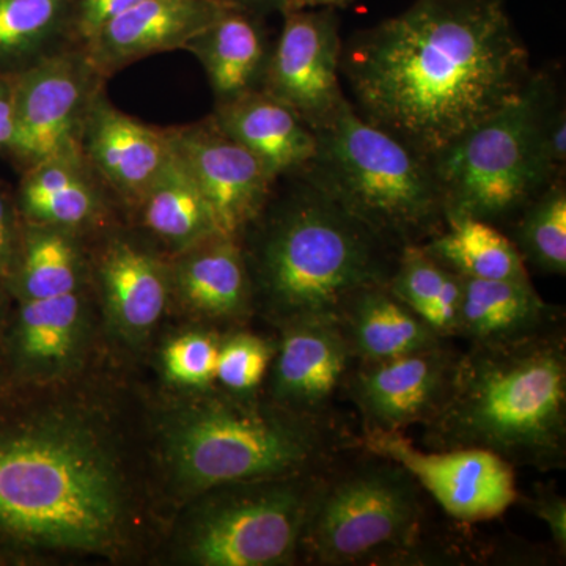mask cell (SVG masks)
Returning <instances> with one entry per match:
<instances>
[{
	"label": "cell",
	"mask_w": 566,
	"mask_h": 566,
	"mask_svg": "<svg viewBox=\"0 0 566 566\" xmlns=\"http://www.w3.org/2000/svg\"><path fill=\"white\" fill-rule=\"evenodd\" d=\"M340 71L360 117L433 159L535 70L502 0H416L344 44Z\"/></svg>",
	"instance_id": "obj_1"
},
{
	"label": "cell",
	"mask_w": 566,
	"mask_h": 566,
	"mask_svg": "<svg viewBox=\"0 0 566 566\" xmlns=\"http://www.w3.org/2000/svg\"><path fill=\"white\" fill-rule=\"evenodd\" d=\"M128 510L120 463L98 427L51 412L29 387L0 389V547L7 556L117 546Z\"/></svg>",
	"instance_id": "obj_2"
},
{
	"label": "cell",
	"mask_w": 566,
	"mask_h": 566,
	"mask_svg": "<svg viewBox=\"0 0 566 566\" xmlns=\"http://www.w3.org/2000/svg\"><path fill=\"white\" fill-rule=\"evenodd\" d=\"M241 234L253 307L277 329L337 319L367 286L385 285L398 252L303 177Z\"/></svg>",
	"instance_id": "obj_3"
},
{
	"label": "cell",
	"mask_w": 566,
	"mask_h": 566,
	"mask_svg": "<svg viewBox=\"0 0 566 566\" xmlns=\"http://www.w3.org/2000/svg\"><path fill=\"white\" fill-rule=\"evenodd\" d=\"M430 450L480 449L513 468L566 464L564 329L458 354L441 408L423 423Z\"/></svg>",
	"instance_id": "obj_4"
},
{
	"label": "cell",
	"mask_w": 566,
	"mask_h": 566,
	"mask_svg": "<svg viewBox=\"0 0 566 566\" xmlns=\"http://www.w3.org/2000/svg\"><path fill=\"white\" fill-rule=\"evenodd\" d=\"M199 394L164 430L175 482L197 497L229 483L326 471L354 447L337 420L293 415L256 394Z\"/></svg>",
	"instance_id": "obj_5"
},
{
	"label": "cell",
	"mask_w": 566,
	"mask_h": 566,
	"mask_svg": "<svg viewBox=\"0 0 566 566\" xmlns=\"http://www.w3.org/2000/svg\"><path fill=\"white\" fill-rule=\"evenodd\" d=\"M315 133L314 159L300 177L387 244L401 251L444 229L430 159L365 120L348 98Z\"/></svg>",
	"instance_id": "obj_6"
},
{
	"label": "cell",
	"mask_w": 566,
	"mask_h": 566,
	"mask_svg": "<svg viewBox=\"0 0 566 566\" xmlns=\"http://www.w3.org/2000/svg\"><path fill=\"white\" fill-rule=\"evenodd\" d=\"M558 95L549 71H534L526 92L430 159L446 218L469 216L504 229L560 180L546 151L545 120Z\"/></svg>",
	"instance_id": "obj_7"
},
{
	"label": "cell",
	"mask_w": 566,
	"mask_h": 566,
	"mask_svg": "<svg viewBox=\"0 0 566 566\" xmlns=\"http://www.w3.org/2000/svg\"><path fill=\"white\" fill-rule=\"evenodd\" d=\"M360 452L363 461L324 472L301 536L305 564H397L422 546V488L400 464Z\"/></svg>",
	"instance_id": "obj_8"
},
{
	"label": "cell",
	"mask_w": 566,
	"mask_h": 566,
	"mask_svg": "<svg viewBox=\"0 0 566 566\" xmlns=\"http://www.w3.org/2000/svg\"><path fill=\"white\" fill-rule=\"evenodd\" d=\"M324 472L212 488L186 531L182 554L199 566L292 565Z\"/></svg>",
	"instance_id": "obj_9"
},
{
	"label": "cell",
	"mask_w": 566,
	"mask_h": 566,
	"mask_svg": "<svg viewBox=\"0 0 566 566\" xmlns=\"http://www.w3.org/2000/svg\"><path fill=\"white\" fill-rule=\"evenodd\" d=\"M104 77L80 46L50 55L13 76V139L9 155L22 169L81 151V136Z\"/></svg>",
	"instance_id": "obj_10"
},
{
	"label": "cell",
	"mask_w": 566,
	"mask_h": 566,
	"mask_svg": "<svg viewBox=\"0 0 566 566\" xmlns=\"http://www.w3.org/2000/svg\"><path fill=\"white\" fill-rule=\"evenodd\" d=\"M356 449L406 469L423 493L460 523H485L517 501L515 468L480 449L420 450L403 431L367 430Z\"/></svg>",
	"instance_id": "obj_11"
},
{
	"label": "cell",
	"mask_w": 566,
	"mask_h": 566,
	"mask_svg": "<svg viewBox=\"0 0 566 566\" xmlns=\"http://www.w3.org/2000/svg\"><path fill=\"white\" fill-rule=\"evenodd\" d=\"M344 41L334 9L283 11L262 91L296 112L314 132L346 102L342 87Z\"/></svg>",
	"instance_id": "obj_12"
},
{
	"label": "cell",
	"mask_w": 566,
	"mask_h": 566,
	"mask_svg": "<svg viewBox=\"0 0 566 566\" xmlns=\"http://www.w3.org/2000/svg\"><path fill=\"white\" fill-rule=\"evenodd\" d=\"M166 132L175 158L210 205L219 232L240 238L266 207L277 182L211 117Z\"/></svg>",
	"instance_id": "obj_13"
},
{
	"label": "cell",
	"mask_w": 566,
	"mask_h": 566,
	"mask_svg": "<svg viewBox=\"0 0 566 566\" xmlns=\"http://www.w3.org/2000/svg\"><path fill=\"white\" fill-rule=\"evenodd\" d=\"M458 354L446 342L394 359L356 364L344 395L356 406L363 430L405 431L427 423L444 401Z\"/></svg>",
	"instance_id": "obj_14"
},
{
	"label": "cell",
	"mask_w": 566,
	"mask_h": 566,
	"mask_svg": "<svg viewBox=\"0 0 566 566\" xmlns=\"http://www.w3.org/2000/svg\"><path fill=\"white\" fill-rule=\"evenodd\" d=\"M268 371V398L293 415L337 420L334 405L344 395L357 360L337 319H314L279 329Z\"/></svg>",
	"instance_id": "obj_15"
},
{
	"label": "cell",
	"mask_w": 566,
	"mask_h": 566,
	"mask_svg": "<svg viewBox=\"0 0 566 566\" xmlns=\"http://www.w3.org/2000/svg\"><path fill=\"white\" fill-rule=\"evenodd\" d=\"M88 335L84 293L11 301L3 333L6 386L39 387L80 365Z\"/></svg>",
	"instance_id": "obj_16"
},
{
	"label": "cell",
	"mask_w": 566,
	"mask_h": 566,
	"mask_svg": "<svg viewBox=\"0 0 566 566\" xmlns=\"http://www.w3.org/2000/svg\"><path fill=\"white\" fill-rule=\"evenodd\" d=\"M230 7L221 0H140L80 48L107 80L153 54L185 50Z\"/></svg>",
	"instance_id": "obj_17"
},
{
	"label": "cell",
	"mask_w": 566,
	"mask_h": 566,
	"mask_svg": "<svg viewBox=\"0 0 566 566\" xmlns=\"http://www.w3.org/2000/svg\"><path fill=\"white\" fill-rule=\"evenodd\" d=\"M81 153L107 191L134 208L172 155L166 129L129 117L104 91L88 111Z\"/></svg>",
	"instance_id": "obj_18"
},
{
	"label": "cell",
	"mask_w": 566,
	"mask_h": 566,
	"mask_svg": "<svg viewBox=\"0 0 566 566\" xmlns=\"http://www.w3.org/2000/svg\"><path fill=\"white\" fill-rule=\"evenodd\" d=\"M95 268L112 326L125 340H144L172 296L170 264L140 241L117 234L106 241Z\"/></svg>",
	"instance_id": "obj_19"
},
{
	"label": "cell",
	"mask_w": 566,
	"mask_h": 566,
	"mask_svg": "<svg viewBox=\"0 0 566 566\" xmlns=\"http://www.w3.org/2000/svg\"><path fill=\"white\" fill-rule=\"evenodd\" d=\"M172 294L202 318L243 322L255 312L251 274L240 238L218 233L175 255Z\"/></svg>",
	"instance_id": "obj_20"
},
{
	"label": "cell",
	"mask_w": 566,
	"mask_h": 566,
	"mask_svg": "<svg viewBox=\"0 0 566 566\" xmlns=\"http://www.w3.org/2000/svg\"><path fill=\"white\" fill-rule=\"evenodd\" d=\"M211 118L223 133L251 151L275 182L300 177L314 159V129L262 88L218 104Z\"/></svg>",
	"instance_id": "obj_21"
},
{
	"label": "cell",
	"mask_w": 566,
	"mask_h": 566,
	"mask_svg": "<svg viewBox=\"0 0 566 566\" xmlns=\"http://www.w3.org/2000/svg\"><path fill=\"white\" fill-rule=\"evenodd\" d=\"M564 329L562 308L546 303L532 281L463 277L457 337L468 345H502Z\"/></svg>",
	"instance_id": "obj_22"
},
{
	"label": "cell",
	"mask_w": 566,
	"mask_h": 566,
	"mask_svg": "<svg viewBox=\"0 0 566 566\" xmlns=\"http://www.w3.org/2000/svg\"><path fill=\"white\" fill-rule=\"evenodd\" d=\"M106 191L81 151L66 153L24 169L14 202L22 221L76 233L106 216Z\"/></svg>",
	"instance_id": "obj_23"
},
{
	"label": "cell",
	"mask_w": 566,
	"mask_h": 566,
	"mask_svg": "<svg viewBox=\"0 0 566 566\" xmlns=\"http://www.w3.org/2000/svg\"><path fill=\"white\" fill-rule=\"evenodd\" d=\"M185 51L202 63L218 106L262 88L271 46L262 14L230 7L189 41Z\"/></svg>",
	"instance_id": "obj_24"
},
{
	"label": "cell",
	"mask_w": 566,
	"mask_h": 566,
	"mask_svg": "<svg viewBox=\"0 0 566 566\" xmlns=\"http://www.w3.org/2000/svg\"><path fill=\"white\" fill-rule=\"evenodd\" d=\"M337 322L357 364L394 359L450 342L400 303L386 283L354 294Z\"/></svg>",
	"instance_id": "obj_25"
},
{
	"label": "cell",
	"mask_w": 566,
	"mask_h": 566,
	"mask_svg": "<svg viewBox=\"0 0 566 566\" xmlns=\"http://www.w3.org/2000/svg\"><path fill=\"white\" fill-rule=\"evenodd\" d=\"M136 208L148 233L175 255L221 233L202 191L174 153Z\"/></svg>",
	"instance_id": "obj_26"
},
{
	"label": "cell",
	"mask_w": 566,
	"mask_h": 566,
	"mask_svg": "<svg viewBox=\"0 0 566 566\" xmlns=\"http://www.w3.org/2000/svg\"><path fill=\"white\" fill-rule=\"evenodd\" d=\"M76 0H0V73L17 76L77 46Z\"/></svg>",
	"instance_id": "obj_27"
},
{
	"label": "cell",
	"mask_w": 566,
	"mask_h": 566,
	"mask_svg": "<svg viewBox=\"0 0 566 566\" xmlns=\"http://www.w3.org/2000/svg\"><path fill=\"white\" fill-rule=\"evenodd\" d=\"M85 262L76 234L22 221L20 253L3 286L11 301L43 300L82 290Z\"/></svg>",
	"instance_id": "obj_28"
},
{
	"label": "cell",
	"mask_w": 566,
	"mask_h": 566,
	"mask_svg": "<svg viewBox=\"0 0 566 566\" xmlns=\"http://www.w3.org/2000/svg\"><path fill=\"white\" fill-rule=\"evenodd\" d=\"M436 262L476 281H531L512 238L469 216H449L444 229L420 244Z\"/></svg>",
	"instance_id": "obj_29"
},
{
	"label": "cell",
	"mask_w": 566,
	"mask_h": 566,
	"mask_svg": "<svg viewBox=\"0 0 566 566\" xmlns=\"http://www.w3.org/2000/svg\"><path fill=\"white\" fill-rule=\"evenodd\" d=\"M389 292L422 318L439 337H457L463 301V277L436 262L422 245H405L398 252L394 273L386 283Z\"/></svg>",
	"instance_id": "obj_30"
},
{
	"label": "cell",
	"mask_w": 566,
	"mask_h": 566,
	"mask_svg": "<svg viewBox=\"0 0 566 566\" xmlns=\"http://www.w3.org/2000/svg\"><path fill=\"white\" fill-rule=\"evenodd\" d=\"M526 266L539 273L566 274V181L551 182L510 227Z\"/></svg>",
	"instance_id": "obj_31"
},
{
	"label": "cell",
	"mask_w": 566,
	"mask_h": 566,
	"mask_svg": "<svg viewBox=\"0 0 566 566\" xmlns=\"http://www.w3.org/2000/svg\"><path fill=\"white\" fill-rule=\"evenodd\" d=\"M275 349L277 340L245 331L221 338L216 382L230 394H256L273 364Z\"/></svg>",
	"instance_id": "obj_32"
},
{
	"label": "cell",
	"mask_w": 566,
	"mask_h": 566,
	"mask_svg": "<svg viewBox=\"0 0 566 566\" xmlns=\"http://www.w3.org/2000/svg\"><path fill=\"white\" fill-rule=\"evenodd\" d=\"M221 337L211 331H189L172 338L163 349V371L167 379L182 389H211L216 382Z\"/></svg>",
	"instance_id": "obj_33"
},
{
	"label": "cell",
	"mask_w": 566,
	"mask_h": 566,
	"mask_svg": "<svg viewBox=\"0 0 566 566\" xmlns=\"http://www.w3.org/2000/svg\"><path fill=\"white\" fill-rule=\"evenodd\" d=\"M140 0H76L74 36L77 46L87 43L111 21L132 9Z\"/></svg>",
	"instance_id": "obj_34"
},
{
	"label": "cell",
	"mask_w": 566,
	"mask_h": 566,
	"mask_svg": "<svg viewBox=\"0 0 566 566\" xmlns=\"http://www.w3.org/2000/svg\"><path fill=\"white\" fill-rule=\"evenodd\" d=\"M22 219L14 197L0 185V282L13 271L20 253Z\"/></svg>",
	"instance_id": "obj_35"
},
{
	"label": "cell",
	"mask_w": 566,
	"mask_h": 566,
	"mask_svg": "<svg viewBox=\"0 0 566 566\" xmlns=\"http://www.w3.org/2000/svg\"><path fill=\"white\" fill-rule=\"evenodd\" d=\"M528 509L546 524L558 553H566V499L549 486L534 488Z\"/></svg>",
	"instance_id": "obj_36"
},
{
	"label": "cell",
	"mask_w": 566,
	"mask_h": 566,
	"mask_svg": "<svg viewBox=\"0 0 566 566\" xmlns=\"http://www.w3.org/2000/svg\"><path fill=\"white\" fill-rule=\"evenodd\" d=\"M546 151L551 166L558 177H565L566 172V111L560 93L556 96L545 120Z\"/></svg>",
	"instance_id": "obj_37"
},
{
	"label": "cell",
	"mask_w": 566,
	"mask_h": 566,
	"mask_svg": "<svg viewBox=\"0 0 566 566\" xmlns=\"http://www.w3.org/2000/svg\"><path fill=\"white\" fill-rule=\"evenodd\" d=\"M13 139V76L0 73V153H9Z\"/></svg>",
	"instance_id": "obj_38"
},
{
	"label": "cell",
	"mask_w": 566,
	"mask_h": 566,
	"mask_svg": "<svg viewBox=\"0 0 566 566\" xmlns=\"http://www.w3.org/2000/svg\"><path fill=\"white\" fill-rule=\"evenodd\" d=\"M356 0H282V11L305 9H345Z\"/></svg>",
	"instance_id": "obj_39"
},
{
	"label": "cell",
	"mask_w": 566,
	"mask_h": 566,
	"mask_svg": "<svg viewBox=\"0 0 566 566\" xmlns=\"http://www.w3.org/2000/svg\"><path fill=\"white\" fill-rule=\"evenodd\" d=\"M11 307V297L7 293L6 286L0 282V389L6 387L3 379V333H6L7 318Z\"/></svg>",
	"instance_id": "obj_40"
},
{
	"label": "cell",
	"mask_w": 566,
	"mask_h": 566,
	"mask_svg": "<svg viewBox=\"0 0 566 566\" xmlns=\"http://www.w3.org/2000/svg\"><path fill=\"white\" fill-rule=\"evenodd\" d=\"M230 6L253 11L256 14H266L271 11H282V0H221Z\"/></svg>",
	"instance_id": "obj_41"
},
{
	"label": "cell",
	"mask_w": 566,
	"mask_h": 566,
	"mask_svg": "<svg viewBox=\"0 0 566 566\" xmlns=\"http://www.w3.org/2000/svg\"><path fill=\"white\" fill-rule=\"evenodd\" d=\"M7 558H10V557L7 556V554L3 553L2 547H0V560H7Z\"/></svg>",
	"instance_id": "obj_42"
}]
</instances>
